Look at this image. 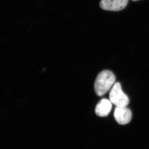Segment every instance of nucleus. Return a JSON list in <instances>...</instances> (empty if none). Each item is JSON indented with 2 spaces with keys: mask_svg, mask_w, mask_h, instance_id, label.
Here are the masks:
<instances>
[{
  "mask_svg": "<svg viewBox=\"0 0 149 149\" xmlns=\"http://www.w3.org/2000/svg\"><path fill=\"white\" fill-rule=\"evenodd\" d=\"M114 118L120 125H126L129 123L132 119V113L127 107H116L114 111Z\"/></svg>",
  "mask_w": 149,
  "mask_h": 149,
  "instance_id": "20e7f679",
  "label": "nucleus"
},
{
  "mask_svg": "<svg viewBox=\"0 0 149 149\" xmlns=\"http://www.w3.org/2000/svg\"><path fill=\"white\" fill-rule=\"evenodd\" d=\"M112 108V103L110 100L103 99L101 100L96 106V113L100 117L108 116Z\"/></svg>",
  "mask_w": 149,
  "mask_h": 149,
  "instance_id": "39448f33",
  "label": "nucleus"
},
{
  "mask_svg": "<svg viewBox=\"0 0 149 149\" xmlns=\"http://www.w3.org/2000/svg\"><path fill=\"white\" fill-rule=\"evenodd\" d=\"M115 79L114 74L110 70H103L99 73L94 83V90L97 95L105 94L113 86Z\"/></svg>",
  "mask_w": 149,
  "mask_h": 149,
  "instance_id": "f257e3e1",
  "label": "nucleus"
},
{
  "mask_svg": "<svg viewBox=\"0 0 149 149\" xmlns=\"http://www.w3.org/2000/svg\"><path fill=\"white\" fill-rule=\"evenodd\" d=\"M132 1H138V0H132Z\"/></svg>",
  "mask_w": 149,
  "mask_h": 149,
  "instance_id": "423d86ee",
  "label": "nucleus"
},
{
  "mask_svg": "<svg viewBox=\"0 0 149 149\" xmlns=\"http://www.w3.org/2000/svg\"><path fill=\"white\" fill-rule=\"evenodd\" d=\"M128 0H101L100 6L103 10L118 11L125 8Z\"/></svg>",
  "mask_w": 149,
  "mask_h": 149,
  "instance_id": "7ed1b4c3",
  "label": "nucleus"
},
{
  "mask_svg": "<svg viewBox=\"0 0 149 149\" xmlns=\"http://www.w3.org/2000/svg\"><path fill=\"white\" fill-rule=\"evenodd\" d=\"M110 101L116 107H127L129 103V99L122 91L121 84L115 83L110 93Z\"/></svg>",
  "mask_w": 149,
  "mask_h": 149,
  "instance_id": "f03ea898",
  "label": "nucleus"
}]
</instances>
